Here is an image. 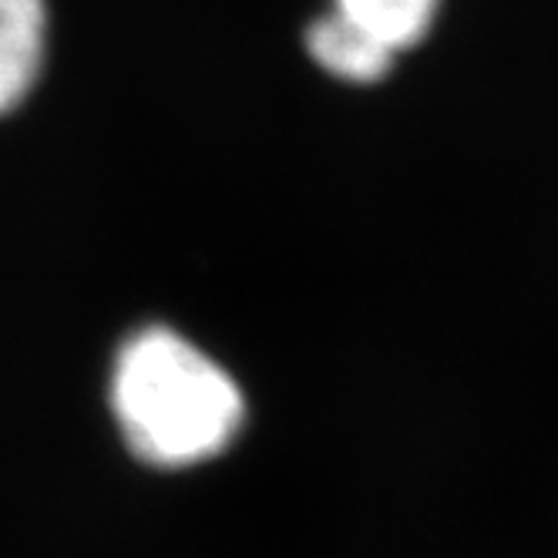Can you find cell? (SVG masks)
Returning <instances> with one entry per match:
<instances>
[{
	"label": "cell",
	"mask_w": 558,
	"mask_h": 558,
	"mask_svg": "<svg viewBox=\"0 0 558 558\" xmlns=\"http://www.w3.org/2000/svg\"><path fill=\"white\" fill-rule=\"evenodd\" d=\"M111 411L129 451L151 468H192L216 458L246 414L235 380L169 327L138 330L118 350Z\"/></svg>",
	"instance_id": "6da1fadb"
},
{
	"label": "cell",
	"mask_w": 558,
	"mask_h": 558,
	"mask_svg": "<svg viewBox=\"0 0 558 558\" xmlns=\"http://www.w3.org/2000/svg\"><path fill=\"white\" fill-rule=\"evenodd\" d=\"M48 0H0V114L14 111L48 58Z\"/></svg>",
	"instance_id": "7a4b0ae2"
},
{
	"label": "cell",
	"mask_w": 558,
	"mask_h": 558,
	"mask_svg": "<svg viewBox=\"0 0 558 558\" xmlns=\"http://www.w3.org/2000/svg\"><path fill=\"white\" fill-rule=\"evenodd\" d=\"M306 51L324 71L353 85L380 82L397 58V51L387 41H380L374 31L361 27L337 11H324L310 24Z\"/></svg>",
	"instance_id": "3957f363"
},
{
	"label": "cell",
	"mask_w": 558,
	"mask_h": 558,
	"mask_svg": "<svg viewBox=\"0 0 558 558\" xmlns=\"http://www.w3.org/2000/svg\"><path fill=\"white\" fill-rule=\"evenodd\" d=\"M437 8L441 0H330V11L374 31L397 54L430 31Z\"/></svg>",
	"instance_id": "277c9868"
}]
</instances>
